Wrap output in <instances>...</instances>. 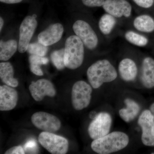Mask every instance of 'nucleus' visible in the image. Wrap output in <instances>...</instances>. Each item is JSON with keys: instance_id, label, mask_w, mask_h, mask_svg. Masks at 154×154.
I'll return each instance as SVG.
<instances>
[{"instance_id": "1", "label": "nucleus", "mask_w": 154, "mask_h": 154, "mask_svg": "<svg viewBox=\"0 0 154 154\" xmlns=\"http://www.w3.org/2000/svg\"><path fill=\"white\" fill-rule=\"evenodd\" d=\"M87 77L92 88L98 89L103 84L116 79L117 71L109 60H99L91 65L88 69Z\"/></svg>"}, {"instance_id": "2", "label": "nucleus", "mask_w": 154, "mask_h": 154, "mask_svg": "<svg viewBox=\"0 0 154 154\" xmlns=\"http://www.w3.org/2000/svg\"><path fill=\"white\" fill-rule=\"evenodd\" d=\"M129 142V137L126 134L121 131H113L94 140L91 147L97 153L109 154L123 149Z\"/></svg>"}, {"instance_id": "3", "label": "nucleus", "mask_w": 154, "mask_h": 154, "mask_svg": "<svg viewBox=\"0 0 154 154\" xmlns=\"http://www.w3.org/2000/svg\"><path fill=\"white\" fill-rule=\"evenodd\" d=\"M84 44L76 35L67 38L65 45L64 62L66 67L75 69L82 64L85 57Z\"/></svg>"}, {"instance_id": "4", "label": "nucleus", "mask_w": 154, "mask_h": 154, "mask_svg": "<svg viewBox=\"0 0 154 154\" xmlns=\"http://www.w3.org/2000/svg\"><path fill=\"white\" fill-rule=\"evenodd\" d=\"M38 140L41 146L51 154H65L68 151L67 140L53 133L42 132L38 136Z\"/></svg>"}, {"instance_id": "5", "label": "nucleus", "mask_w": 154, "mask_h": 154, "mask_svg": "<svg viewBox=\"0 0 154 154\" xmlns=\"http://www.w3.org/2000/svg\"><path fill=\"white\" fill-rule=\"evenodd\" d=\"M92 88L83 81L75 83L72 91V102L75 110H81L89 106L92 97Z\"/></svg>"}, {"instance_id": "6", "label": "nucleus", "mask_w": 154, "mask_h": 154, "mask_svg": "<svg viewBox=\"0 0 154 154\" xmlns=\"http://www.w3.org/2000/svg\"><path fill=\"white\" fill-rule=\"evenodd\" d=\"M72 28L75 35L88 49L93 50L97 47L99 43L98 36L88 22L83 20H77L74 23Z\"/></svg>"}, {"instance_id": "7", "label": "nucleus", "mask_w": 154, "mask_h": 154, "mask_svg": "<svg viewBox=\"0 0 154 154\" xmlns=\"http://www.w3.org/2000/svg\"><path fill=\"white\" fill-rule=\"evenodd\" d=\"M112 119L111 115L107 112L97 114L88 127V132L91 139L99 138L110 132Z\"/></svg>"}, {"instance_id": "8", "label": "nucleus", "mask_w": 154, "mask_h": 154, "mask_svg": "<svg viewBox=\"0 0 154 154\" xmlns=\"http://www.w3.org/2000/svg\"><path fill=\"white\" fill-rule=\"evenodd\" d=\"M31 122L38 129L45 132H55L61 127V122L55 116L50 113L39 111L31 116Z\"/></svg>"}, {"instance_id": "9", "label": "nucleus", "mask_w": 154, "mask_h": 154, "mask_svg": "<svg viewBox=\"0 0 154 154\" xmlns=\"http://www.w3.org/2000/svg\"><path fill=\"white\" fill-rule=\"evenodd\" d=\"M37 22L33 16H28L22 21L19 28L18 50L21 53L27 51L36 27Z\"/></svg>"}, {"instance_id": "10", "label": "nucleus", "mask_w": 154, "mask_h": 154, "mask_svg": "<svg viewBox=\"0 0 154 154\" xmlns=\"http://www.w3.org/2000/svg\"><path fill=\"white\" fill-rule=\"evenodd\" d=\"M142 130L141 140L144 145L154 146V118L150 110H144L138 119Z\"/></svg>"}, {"instance_id": "11", "label": "nucleus", "mask_w": 154, "mask_h": 154, "mask_svg": "<svg viewBox=\"0 0 154 154\" xmlns=\"http://www.w3.org/2000/svg\"><path fill=\"white\" fill-rule=\"evenodd\" d=\"M29 90L33 99L37 102L41 101L45 96L54 97L56 95V91L53 84L45 79L32 82L29 86Z\"/></svg>"}, {"instance_id": "12", "label": "nucleus", "mask_w": 154, "mask_h": 154, "mask_svg": "<svg viewBox=\"0 0 154 154\" xmlns=\"http://www.w3.org/2000/svg\"><path fill=\"white\" fill-rule=\"evenodd\" d=\"M102 7L106 13L116 18H128L132 13L131 5L126 0H105Z\"/></svg>"}, {"instance_id": "13", "label": "nucleus", "mask_w": 154, "mask_h": 154, "mask_svg": "<svg viewBox=\"0 0 154 154\" xmlns=\"http://www.w3.org/2000/svg\"><path fill=\"white\" fill-rule=\"evenodd\" d=\"M63 31V26L60 23L52 24L39 33L38 42L46 46L52 45L60 40Z\"/></svg>"}, {"instance_id": "14", "label": "nucleus", "mask_w": 154, "mask_h": 154, "mask_svg": "<svg viewBox=\"0 0 154 154\" xmlns=\"http://www.w3.org/2000/svg\"><path fill=\"white\" fill-rule=\"evenodd\" d=\"M19 99L18 92L13 87L4 85L0 86V110L9 111L17 106Z\"/></svg>"}, {"instance_id": "15", "label": "nucleus", "mask_w": 154, "mask_h": 154, "mask_svg": "<svg viewBox=\"0 0 154 154\" xmlns=\"http://www.w3.org/2000/svg\"><path fill=\"white\" fill-rule=\"evenodd\" d=\"M118 71L121 79L125 82H132L137 76L136 64L133 60L128 58L123 59L120 62Z\"/></svg>"}, {"instance_id": "16", "label": "nucleus", "mask_w": 154, "mask_h": 154, "mask_svg": "<svg viewBox=\"0 0 154 154\" xmlns=\"http://www.w3.org/2000/svg\"><path fill=\"white\" fill-rule=\"evenodd\" d=\"M141 82L148 89L154 87V60L150 57H146L142 63Z\"/></svg>"}, {"instance_id": "17", "label": "nucleus", "mask_w": 154, "mask_h": 154, "mask_svg": "<svg viewBox=\"0 0 154 154\" xmlns=\"http://www.w3.org/2000/svg\"><path fill=\"white\" fill-rule=\"evenodd\" d=\"M126 108H122L119 111V115L122 120L126 122L133 120L140 112V107L137 102L129 98L125 99Z\"/></svg>"}, {"instance_id": "18", "label": "nucleus", "mask_w": 154, "mask_h": 154, "mask_svg": "<svg viewBox=\"0 0 154 154\" xmlns=\"http://www.w3.org/2000/svg\"><path fill=\"white\" fill-rule=\"evenodd\" d=\"M14 68L10 63H1L0 78L3 83L13 88L18 87L19 82L14 78Z\"/></svg>"}, {"instance_id": "19", "label": "nucleus", "mask_w": 154, "mask_h": 154, "mask_svg": "<svg viewBox=\"0 0 154 154\" xmlns=\"http://www.w3.org/2000/svg\"><path fill=\"white\" fill-rule=\"evenodd\" d=\"M133 26L138 31L143 33H152L154 31V19L146 14L139 15L134 20Z\"/></svg>"}, {"instance_id": "20", "label": "nucleus", "mask_w": 154, "mask_h": 154, "mask_svg": "<svg viewBox=\"0 0 154 154\" xmlns=\"http://www.w3.org/2000/svg\"><path fill=\"white\" fill-rule=\"evenodd\" d=\"M18 43L16 40L11 39L4 42H0V60H9L17 51Z\"/></svg>"}, {"instance_id": "21", "label": "nucleus", "mask_w": 154, "mask_h": 154, "mask_svg": "<svg viewBox=\"0 0 154 154\" xmlns=\"http://www.w3.org/2000/svg\"><path fill=\"white\" fill-rule=\"evenodd\" d=\"M116 23L115 17L107 13L104 14L99 20V30L104 35H109L115 27Z\"/></svg>"}, {"instance_id": "22", "label": "nucleus", "mask_w": 154, "mask_h": 154, "mask_svg": "<svg viewBox=\"0 0 154 154\" xmlns=\"http://www.w3.org/2000/svg\"><path fill=\"white\" fill-rule=\"evenodd\" d=\"M28 60L30 63V69L31 72L36 75H43V72L40 66L42 65L47 64L49 62L48 59L44 57L30 55Z\"/></svg>"}, {"instance_id": "23", "label": "nucleus", "mask_w": 154, "mask_h": 154, "mask_svg": "<svg viewBox=\"0 0 154 154\" xmlns=\"http://www.w3.org/2000/svg\"><path fill=\"white\" fill-rule=\"evenodd\" d=\"M124 36L127 41L138 47H144L149 42L145 36L131 30L127 31Z\"/></svg>"}, {"instance_id": "24", "label": "nucleus", "mask_w": 154, "mask_h": 154, "mask_svg": "<svg viewBox=\"0 0 154 154\" xmlns=\"http://www.w3.org/2000/svg\"><path fill=\"white\" fill-rule=\"evenodd\" d=\"M64 48L53 51L51 55V60L54 65L57 69L62 70L66 67L64 62Z\"/></svg>"}, {"instance_id": "25", "label": "nucleus", "mask_w": 154, "mask_h": 154, "mask_svg": "<svg viewBox=\"0 0 154 154\" xmlns=\"http://www.w3.org/2000/svg\"><path fill=\"white\" fill-rule=\"evenodd\" d=\"M48 48L39 42L30 43L28 45L27 51L31 55L45 57L47 54Z\"/></svg>"}, {"instance_id": "26", "label": "nucleus", "mask_w": 154, "mask_h": 154, "mask_svg": "<svg viewBox=\"0 0 154 154\" xmlns=\"http://www.w3.org/2000/svg\"><path fill=\"white\" fill-rule=\"evenodd\" d=\"M83 4L88 7H100L103 6L105 0H82Z\"/></svg>"}, {"instance_id": "27", "label": "nucleus", "mask_w": 154, "mask_h": 154, "mask_svg": "<svg viewBox=\"0 0 154 154\" xmlns=\"http://www.w3.org/2000/svg\"><path fill=\"white\" fill-rule=\"evenodd\" d=\"M37 145L35 140H31L27 142L24 146V149L28 152H36Z\"/></svg>"}, {"instance_id": "28", "label": "nucleus", "mask_w": 154, "mask_h": 154, "mask_svg": "<svg viewBox=\"0 0 154 154\" xmlns=\"http://www.w3.org/2000/svg\"><path fill=\"white\" fill-rule=\"evenodd\" d=\"M137 5L143 8H149L153 5L154 0H133Z\"/></svg>"}, {"instance_id": "29", "label": "nucleus", "mask_w": 154, "mask_h": 154, "mask_svg": "<svg viewBox=\"0 0 154 154\" xmlns=\"http://www.w3.org/2000/svg\"><path fill=\"white\" fill-rule=\"evenodd\" d=\"M25 153V149L21 146H15L6 151L5 154H24Z\"/></svg>"}, {"instance_id": "30", "label": "nucleus", "mask_w": 154, "mask_h": 154, "mask_svg": "<svg viewBox=\"0 0 154 154\" xmlns=\"http://www.w3.org/2000/svg\"><path fill=\"white\" fill-rule=\"evenodd\" d=\"M22 0H0L2 2L8 4H17L21 2Z\"/></svg>"}, {"instance_id": "31", "label": "nucleus", "mask_w": 154, "mask_h": 154, "mask_svg": "<svg viewBox=\"0 0 154 154\" xmlns=\"http://www.w3.org/2000/svg\"><path fill=\"white\" fill-rule=\"evenodd\" d=\"M4 21L2 17L0 18V30H2V29L3 25H4Z\"/></svg>"}, {"instance_id": "32", "label": "nucleus", "mask_w": 154, "mask_h": 154, "mask_svg": "<svg viewBox=\"0 0 154 154\" xmlns=\"http://www.w3.org/2000/svg\"><path fill=\"white\" fill-rule=\"evenodd\" d=\"M150 110L154 118V103H153V104L151 105L150 107Z\"/></svg>"}, {"instance_id": "33", "label": "nucleus", "mask_w": 154, "mask_h": 154, "mask_svg": "<svg viewBox=\"0 0 154 154\" xmlns=\"http://www.w3.org/2000/svg\"><path fill=\"white\" fill-rule=\"evenodd\" d=\"M32 16H33V17H34V18H36V14H33V15H32Z\"/></svg>"}]
</instances>
